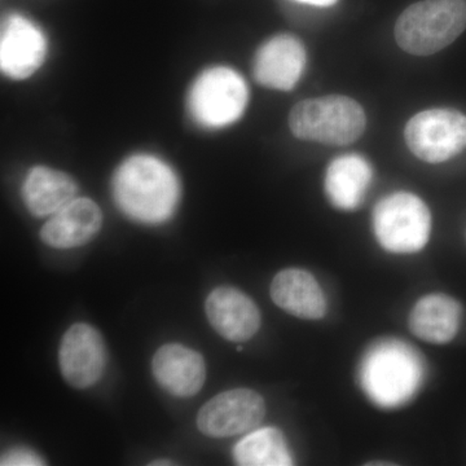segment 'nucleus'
<instances>
[{"mask_svg":"<svg viewBox=\"0 0 466 466\" xmlns=\"http://www.w3.org/2000/svg\"><path fill=\"white\" fill-rule=\"evenodd\" d=\"M116 207L137 222L159 225L170 219L180 200V183L173 168L155 156L125 159L112 182Z\"/></svg>","mask_w":466,"mask_h":466,"instance_id":"f257e3e1","label":"nucleus"},{"mask_svg":"<svg viewBox=\"0 0 466 466\" xmlns=\"http://www.w3.org/2000/svg\"><path fill=\"white\" fill-rule=\"evenodd\" d=\"M422 376L420 355L397 339L376 343L361 361V388L382 408H397L410 400L421 386Z\"/></svg>","mask_w":466,"mask_h":466,"instance_id":"f03ea898","label":"nucleus"},{"mask_svg":"<svg viewBox=\"0 0 466 466\" xmlns=\"http://www.w3.org/2000/svg\"><path fill=\"white\" fill-rule=\"evenodd\" d=\"M466 29V0H424L398 18L395 39L401 50L428 56L443 50Z\"/></svg>","mask_w":466,"mask_h":466,"instance_id":"7ed1b4c3","label":"nucleus"},{"mask_svg":"<svg viewBox=\"0 0 466 466\" xmlns=\"http://www.w3.org/2000/svg\"><path fill=\"white\" fill-rule=\"evenodd\" d=\"M366 126V113L360 104L341 95L300 101L289 115L294 137L328 146L357 142Z\"/></svg>","mask_w":466,"mask_h":466,"instance_id":"20e7f679","label":"nucleus"},{"mask_svg":"<svg viewBox=\"0 0 466 466\" xmlns=\"http://www.w3.org/2000/svg\"><path fill=\"white\" fill-rule=\"evenodd\" d=\"M249 101L247 82L236 70L214 66L204 70L189 88V115L204 128H223L241 118Z\"/></svg>","mask_w":466,"mask_h":466,"instance_id":"39448f33","label":"nucleus"},{"mask_svg":"<svg viewBox=\"0 0 466 466\" xmlns=\"http://www.w3.org/2000/svg\"><path fill=\"white\" fill-rule=\"evenodd\" d=\"M373 231L379 244L389 253H417L431 238V211L412 193H392L376 205Z\"/></svg>","mask_w":466,"mask_h":466,"instance_id":"423d86ee","label":"nucleus"},{"mask_svg":"<svg viewBox=\"0 0 466 466\" xmlns=\"http://www.w3.org/2000/svg\"><path fill=\"white\" fill-rule=\"evenodd\" d=\"M404 139L422 161H449L466 148V116L455 109L424 110L408 121Z\"/></svg>","mask_w":466,"mask_h":466,"instance_id":"0eeeda50","label":"nucleus"},{"mask_svg":"<svg viewBox=\"0 0 466 466\" xmlns=\"http://www.w3.org/2000/svg\"><path fill=\"white\" fill-rule=\"evenodd\" d=\"M266 415L262 395L250 389L220 392L201 408L198 426L210 438H229L257 428Z\"/></svg>","mask_w":466,"mask_h":466,"instance_id":"6e6552de","label":"nucleus"},{"mask_svg":"<svg viewBox=\"0 0 466 466\" xmlns=\"http://www.w3.org/2000/svg\"><path fill=\"white\" fill-rule=\"evenodd\" d=\"M47 57V39L29 18L12 14L3 18L0 67L15 81L30 78Z\"/></svg>","mask_w":466,"mask_h":466,"instance_id":"1a4fd4ad","label":"nucleus"},{"mask_svg":"<svg viewBox=\"0 0 466 466\" xmlns=\"http://www.w3.org/2000/svg\"><path fill=\"white\" fill-rule=\"evenodd\" d=\"M61 375L76 389H88L99 381L106 367V348L99 330L79 323L70 327L58 350Z\"/></svg>","mask_w":466,"mask_h":466,"instance_id":"9d476101","label":"nucleus"},{"mask_svg":"<svg viewBox=\"0 0 466 466\" xmlns=\"http://www.w3.org/2000/svg\"><path fill=\"white\" fill-rule=\"evenodd\" d=\"M306 50L291 34H279L263 43L253 60V76L260 86L290 91L305 72Z\"/></svg>","mask_w":466,"mask_h":466,"instance_id":"9b49d317","label":"nucleus"},{"mask_svg":"<svg viewBox=\"0 0 466 466\" xmlns=\"http://www.w3.org/2000/svg\"><path fill=\"white\" fill-rule=\"evenodd\" d=\"M205 311L211 327L228 341H248L258 332V308L247 294L235 288L219 287L211 291L205 303Z\"/></svg>","mask_w":466,"mask_h":466,"instance_id":"f8f14e48","label":"nucleus"},{"mask_svg":"<svg viewBox=\"0 0 466 466\" xmlns=\"http://www.w3.org/2000/svg\"><path fill=\"white\" fill-rule=\"evenodd\" d=\"M103 226V213L91 198H75L42 227L41 240L55 249H72L90 242Z\"/></svg>","mask_w":466,"mask_h":466,"instance_id":"ddd939ff","label":"nucleus"},{"mask_svg":"<svg viewBox=\"0 0 466 466\" xmlns=\"http://www.w3.org/2000/svg\"><path fill=\"white\" fill-rule=\"evenodd\" d=\"M152 370L159 386L177 398L198 394L207 377L204 358L179 343L159 348L153 357Z\"/></svg>","mask_w":466,"mask_h":466,"instance_id":"4468645a","label":"nucleus"},{"mask_svg":"<svg viewBox=\"0 0 466 466\" xmlns=\"http://www.w3.org/2000/svg\"><path fill=\"white\" fill-rule=\"evenodd\" d=\"M271 299L288 314L306 320H318L327 312V299L317 279L305 269L279 272L271 284Z\"/></svg>","mask_w":466,"mask_h":466,"instance_id":"2eb2a0df","label":"nucleus"},{"mask_svg":"<svg viewBox=\"0 0 466 466\" xmlns=\"http://www.w3.org/2000/svg\"><path fill=\"white\" fill-rule=\"evenodd\" d=\"M461 305L447 294H428L417 300L410 328L422 341L444 345L455 339L461 324Z\"/></svg>","mask_w":466,"mask_h":466,"instance_id":"dca6fc26","label":"nucleus"},{"mask_svg":"<svg viewBox=\"0 0 466 466\" xmlns=\"http://www.w3.org/2000/svg\"><path fill=\"white\" fill-rule=\"evenodd\" d=\"M372 182V167L357 153L339 156L330 162L325 175L328 200L339 210H354L363 201Z\"/></svg>","mask_w":466,"mask_h":466,"instance_id":"f3484780","label":"nucleus"},{"mask_svg":"<svg viewBox=\"0 0 466 466\" xmlns=\"http://www.w3.org/2000/svg\"><path fill=\"white\" fill-rule=\"evenodd\" d=\"M78 186L69 174L47 167H35L23 186L25 207L34 217L54 216L75 200Z\"/></svg>","mask_w":466,"mask_h":466,"instance_id":"a211bd4d","label":"nucleus"},{"mask_svg":"<svg viewBox=\"0 0 466 466\" xmlns=\"http://www.w3.org/2000/svg\"><path fill=\"white\" fill-rule=\"evenodd\" d=\"M233 459L242 466H289L293 460L279 429L251 431L233 447Z\"/></svg>","mask_w":466,"mask_h":466,"instance_id":"6ab92c4d","label":"nucleus"},{"mask_svg":"<svg viewBox=\"0 0 466 466\" xmlns=\"http://www.w3.org/2000/svg\"><path fill=\"white\" fill-rule=\"evenodd\" d=\"M45 462L42 461L35 453L32 452V451L25 450H17L12 451V452L7 453V455L3 456L2 458V465L9 466V465H43Z\"/></svg>","mask_w":466,"mask_h":466,"instance_id":"aec40b11","label":"nucleus"},{"mask_svg":"<svg viewBox=\"0 0 466 466\" xmlns=\"http://www.w3.org/2000/svg\"><path fill=\"white\" fill-rule=\"evenodd\" d=\"M303 5H317V7H330L336 5L337 0H296Z\"/></svg>","mask_w":466,"mask_h":466,"instance_id":"412c9836","label":"nucleus"},{"mask_svg":"<svg viewBox=\"0 0 466 466\" xmlns=\"http://www.w3.org/2000/svg\"><path fill=\"white\" fill-rule=\"evenodd\" d=\"M152 465L157 466V465H171L170 461L165 462V461H159V462H152Z\"/></svg>","mask_w":466,"mask_h":466,"instance_id":"4be33fe9","label":"nucleus"}]
</instances>
